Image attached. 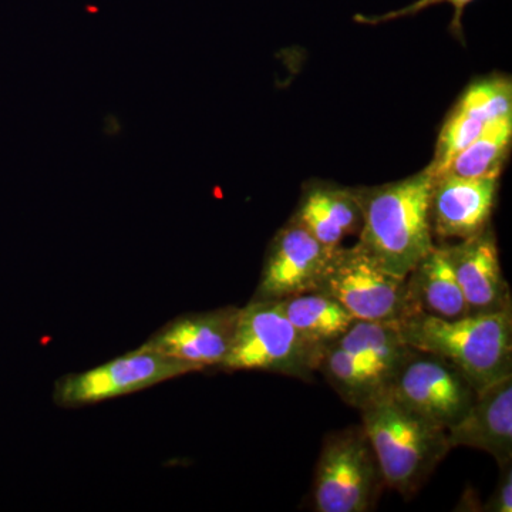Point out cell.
<instances>
[{
    "mask_svg": "<svg viewBox=\"0 0 512 512\" xmlns=\"http://www.w3.org/2000/svg\"><path fill=\"white\" fill-rule=\"evenodd\" d=\"M500 178H468L443 174L434 178L430 198L433 235L463 239L490 227Z\"/></svg>",
    "mask_w": 512,
    "mask_h": 512,
    "instance_id": "12",
    "label": "cell"
},
{
    "mask_svg": "<svg viewBox=\"0 0 512 512\" xmlns=\"http://www.w3.org/2000/svg\"><path fill=\"white\" fill-rule=\"evenodd\" d=\"M511 143L512 117L494 121L451 161L444 174L468 178H500L510 154Z\"/></svg>",
    "mask_w": 512,
    "mask_h": 512,
    "instance_id": "20",
    "label": "cell"
},
{
    "mask_svg": "<svg viewBox=\"0 0 512 512\" xmlns=\"http://www.w3.org/2000/svg\"><path fill=\"white\" fill-rule=\"evenodd\" d=\"M384 484L409 498L453 448L447 431L420 419L384 392L359 410Z\"/></svg>",
    "mask_w": 512,
    "mask_h": 512,
    "instance_id": "3",
    "label": "cell"
},
{
    "mask_svg": "<svg viewBox=\"0 0 512 512\" xmlns=\"http://www.w3.org/2000/svg\"><path fill=\"white\" fill-rule=\"evenodd\" d=\"M512 464L501 467L500 480L497 488L491 495L488 503L484 505L483 510L487 512H511L512 511Z\"/></svg>",
    "mask_w": 512,
    "mask_h": 512,
    "instance_id": "22",
    "label": "cell"
},
{
    "mask_svg": "<svg viewBox=\"0 0 512 512\" xmlns=\"http://www.w3.org/2000/svg\"><path fill=\"white\" fill-rule=\"evenodd\" d=\"M340 346L365 362L382 377L386 390L412 346L407 345L400 332L399 322L355 320L348 332L338 340Z\"/></svg>",
    "mask_w": 512,
    "mask_h": 512,
    "instance_id": "18",
    "label": "cell"
},
{
    "mask_svg": "<svg viewBox=\"0 0 512 512\" xmlns=\"http://www.w3.org/2000/svg\"><path fill=\"white\" fill-rule=\"evenodd\" d=\"M406 286L410 315L420 312L443 319L468 315L466 299L444 247H434L414 266L406 276Z\"/></svg>",
    "mask_w": 512,
    "mask_h": 512,
    "instance_id": "16",
    "label": "cell"
},
{
    "mask_svg": "<svg viewBox=\"0 0 512 512\" xmlns=\"http://www.w3.org/2000/svg\"><path fill=\"white\" fill-rule=\"evenodd\" d=\"M279 302L296 332L320 353L338 342L356 320L336 299L323 292L302 293Z\"/></svg>",
    "mask_w": 512,
    "mask_h": 512,
    "instance_id": "17",
    "label": "cell"
},
{
    "mask_svg": "<svg viewBox=\"0 0 512 512\" xmlns=\"http://www.w3.org/2000/svg\"><path fill=\"white\" fill-rule=\"evenodd\" d=\"M292 220L328 248H338L362 228V208L355 188L313 183L303 191Z\"/></svg>",
    "mask_w": 512,
    "mask_h": 512,
    "instance_id": "15",
    "label": "cell"
},
{
    "mask_svg": "<svg viewBox=\"0 0 512 512\" xmlns=\"http://www.w3.org/2000/svg\"><path fill=\"white\" fill-rule=\"evenodd\" d=\"M451 448L485 451L498 466L512 464V376L488 384L456 426L447 430Z\"/></svg>",
    "mask_w": 512,
    "mask_h": 512,
    "instance_id": "14",
    "label": "cell"
},
{
    "mask_svg": "<svg viewBox=\"0 0 512 512\" xmlns=\"http://www.w3.org/2000/svg\"><path fill=\"white\" fill-rule=\"evenodd\" d=\"M322 353L293 328L279 301L252 299L239 308L234 339L222 370H259L312 380Z\"/></svg>",
    "mask_w": 512,
    "mask_h": 512,
    "instance_id": "4",
    "label": "cell"
},
{
    "mask_svg": "<svg viewBox=\"0 0 512 512\" xmlns=\"http://www.w3.org/2000/svg\"><path fill=\"white\" fill-rule=\"evenodd\" d=\"M318 292L356 320L400 322L410 315L406 278L387 272L359 244L333 251Z\"/></svg>",
    "mask_w": 512,
    "mask_h": 512,
    "instance_id": "6",
    "label": "cell"
},
{
    "mask_svg": "<svg viewBox=\"0 0 512 512\" xmlns=\"http://www.w3.org/2000/svg\"><path fill=\"white\" fill-rule=\"evenodd\" d=\"M474 0H416V2L410 3V5L404 6L402 9L393 10V12L383 13V15H356L355 20L357 23L362 25H382V23L393 22V20L409 18V16L419 15L423 10L431 8V6L441 5V3H448L453 6L454 15L451 19L450 30L458 37L463 40V16L466 12V8Z\"/></svg>",
    "mask_w": 512,
    "mask_h": 512,
    "instance_id": "21",
    "label": "cell"
},
{
    "mask_svg": "<svg viewBox=\"0 0 512 512\" xmlns=\"http://www.w3.org/2000/svg\"><path fill=\"white\" fill-rule=\"evenodd\" d=\"M444 249L466 299L468 315H487L512 308L510 285L501 269L497 238L491 225L480 234Z\"/></svg>",
    "mask_w": 512,
    "mask_h": 512,
    "instance_id": "13",
    "label": "cell"
},
{
    "mask_svg": "<svg viewBox=\"0 0 512 512\" xmlns=\"http://www.w3.org/2000/svg\"><path fill=\"white\" fill-rule=\"evenodd\" d=\"M239 308L187 313L151 335L141 348L200 367H221L231 349Z\"/></svg>",
    "mask_w": 512,
    "mask_h": 512,
    "instance_id": "11",
    "label": "cell"
},
{
    "mask_svg": "<svg viewBox=\"0 0 512 512\" xmlns=\"http://www.w3.org/2000/svg\"><path fill=\"white\" fill-rule=\"evenodd\" d=\"M318 372L328 380L343 402L359 410L387 392L382 377L372 367L343 349L338 342L322 353Z\"/></svg>",
    "mask_w": 512,
    "mask_h": 512,
    "instance_id": "19",
    "label": "cell"
},
{
    "mask_svg": "<svg viewBox=\"0 0 512 512\" xmlns=\"http://www.w3.org/2000/svg\"><path fill=\"white\" fill-rule=\"evenodd\" d=\"M384 487L382 470L362 424L326 437L313 480V510L372 511Z\"/></svg>",
    "mask_w": 512,
    "mask_h": 512,
    "instance_id": "5",
    "label": "cell"
},
{
    "mask_svg": "<svg viewBox=\"0 0 512 512\" xmlns=\"http://www.w3.org/2000/svg\"><path fill=\"white\" fill-rule=\"evenodd\" d=\"M194 372H201L200 367L140 346L104 365L57 380L53 400L60 407L89 406Z\"/></svg>",
    "mask_w": 512,
    "mask_h": 512,
    "instance_id": "8",
    "label": "cell"
},
{
    "mask_svg": "<svg viewBox=\"0 0 512 512\" xmlns=\"http://www.w3.org/2000/svg\"><path fill=\"white\" fill-rule=\"evenodd\" d=\"M387 392L409 412L446 431L466 416L477 397L453 363L417 349L399 367Z\"/></svg>",
    "mask_w": 512,
    "mask_h": 512,
    "instance_id": "7",
    "label": "cell"
},
{
    "mask_svg": "<svg viewBox=\"0 0 512 512\" xmlns=\"http://www.w3.org/2000/svg\"><path fill=\"white\" fill-rule=\"evenodd\" d=\"M433 183L427 165L404 180L355 188L362 208L357 244L390 274L406 278L436 247L430 222Z\"/></svg>",
    "mask_w": 512,
    "mask_h": 512,
    "instance_id": "1",
    "label": "cell"
},
{
    "mask_svg": "<svg viewBox=\"0 0 512 512\" xmlns=\"http://www.w3.org/2000/svg\"><path fill=\"white\" fill-rule=\"evenodd\" d=\"M508 117H512L510 77L493 76L471 84L441 127L429 164L434 178L446 173L451 161L491 123Z\"/></svg>",
    "mask_w": 512,
    "mask_h": 512,
    "instance_id": "10",
    "label": "cell"
},
{
    "mask_svg": "<svg viewBox=\"0 0 512 512\" xmlns=\"http://www.w3.org/2000/svg\"><path fill=\"white\" fill-rule=\"evenodd\" d=\"M335 249L320 244L291 218L269 244L252 299L282 301L302 293L318 292Z\"/></svg>",
    "mask_w": 512,
    "mask_h": 512,
    "instance_id": "9",
    "label": "cell"
},
{
    "mask_svg": "<svg viewBox=\"0 0 512 512\" xmlns=\"http://www.w3.org/2000/svg\"><path fill=\"white\" fill-rule=\"evenodd\" d=\"M399 328L407 345L453 363L477 393L512 376V308L458 319L413 313Z\"/></svg>",
    "mask_w": 512,
    "mask_h": 512,
    "instance_id": "2",
    "label": "cell"
}]
</instances>
